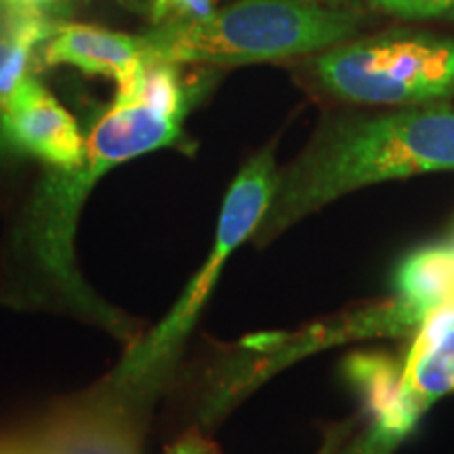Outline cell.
Instances as JSON below:
<instances>
[{"mask_svg": "<svg viewBox=\"0 0 454 454\" xmlns=\"http://www.w3.org/2000/svg\"><path fill=\"white\" fill-rule=\"evenodd\" d=\"M454 170V107L411 106L333 122L291 167L254 231L268 244L345 194L383 181Z\"/></svg>", "mask_w": 454, "mask_h": 454, "instance_id": "1", "label": "cell"}, {"mask_svg": "<svg viewBox=\"0 0 454 454\" xmlns=\"http://www.w3.org/2000/svg\"><path fill=\"white\" fill-rule=\"evenodd\" d=\"M184 121L181 114L160 110L135 95H116L84 139L81 164L70 170L49 168L15 223L13 248L20 261L66 303L116 334L127 333L129 325L101 303L76 265L74 240L82 207L107 170L179 144Z\"/></svg>", "mask_w": 454, "mask_h": 454, "instance_id": "2", "label": "cell"}, {"mask_svg": "<svg viewBox=\"0 0 454 454\" xmlns=\"http://www.w3.org/2000/svg\"><path fill=\"white\" fill-rule=\"evenodd\" d=\"M362 11L328 0H236L207 20L154 27L147 53L179 66L282 61L348 43Z\"/></svg>", "mask_w": 454, "mask_h": 454, "instance_id": "3", "label": "cell"}, {"mask_svg": "<svg viewBox=\"0 0 454 454\" xmlns=\"http://www.w3.org/2000/svg\"><path fill=\"white\" fill-rule=\"evenodd\" d=\"M278 173L280 170L276 168L271 145L254 154L240 168L225 194L213 247L202 268L187 282L181 297L175 301L173 309L160 325L152 328L145 339L130 345L127 356L112 372V389L133 394V391H150L162 381L164 374L177 360L187 334L192 333L198 316L211 297L215 284L219 282L227 259L257 231L276 192Z\"/></svg>", "mask_w": 454, "mask_h": 454, "instance_id": "4", "label": "cell"}, {"mask_svg": "<svg viewBox=\"0 0 454 454\" xmlns=\"http://www.w3.org/2000/svg\"><path fill=\"white\" fill-rule=\"evenodd\" d=\"M317 82L333 98L366 106H427L454 98V41L387 32L340 43L316 57Z\"/></svg>", "mask_w": 454, "mask_h": 454, "instance_id": "5", "label": "cell"}, {"mask_svg": "<svg viewBox=\"0 0 454 454\" xmlns=\"http://www.w3.org/2000/svg\"><path fill=\"white\" fill-rule=\"evenodd\" d=\"M423 320L417 309L394 294L381 303L348 311L331 322L308 326L299 333L268 334L247 340L213 372L204 412L208 419L219 417L257 385L268 381L271 374L314 351L368 337H404L417 333Z\"/></svg>", "mask_w": 454, "mask_h": 454, "instance_id": "6", "label": "cell"}, {"mask_svg": "<svg viewBox=\"0 0 454 454\" xmlns=\"http://www.w3.org/2000/svg\"><path fill=\"white\" fill-rule=\"evenodd\" d=\"M21 440L30 454H141V425L110 387L53 411Z\"/></svg>", "mask_w": 454, "mask_h": 454, "instance_id": "7", "label": "cell"}, {"mask_svg": "<svg viewBox=\"0 0 454 454\" xmlns=\"http://www.w3.org/2000/svg\"><path fill=\"white\" fill-rule=\"evenodd\" d=\"M0 150L36 158L47 168L70 170L82 160L84 139L72 114L27 74L0 112Z\"/></svg>", "mask_w": 454, "mask_h": 454, "instance_id": "8", "label": "cell"}, {"mask_svg": "<svg viewBox=\"0 0 454 454\" xmlns=\"http://www.w3.org/2000/svg\"><path fill=\"white\" fill-rule=\"evenodd\" d=\"M343 371L371 419L356 454H389L423 417L402 389V366L385 354H354Z\"/></svg>", "mask_w": 454, "mask_h": 454, "instance_id": "9", "label": "cell"}, {"mask_svg": "<svg viewBox=\"0 0 454 454\" xmlns=\"http://www.w3.org/2000/svg\"><path fill=\"white\" fill-rule=\"evenodd\" d=\"M147 55L144 36L112 32L99 26H57L43 49L44 66H72L90 76L112 78L118 93L129 90Z\"/></svg>", "mask_w": 454, "mask_h": 454, "instance_id": "10", "label": "cell"}, {"mask_svg": "<svg viewBox=\"0 0 454 454\" xmlns=\"http://www.w3.org/2000/svg\"><path fill=\"white\" fill-rule=\"evenodd\" d=\"M395 297L423 317L444 305L454 291V244H429L402 261L394 278Z\"/></svg>", "mask_w": 454, "mask_h": 454, "instance_id": "11", "label": "cell"}, {"mask_svg": "<svg viewBox=\"0 0 454 454\" xmlns=\"http://www.w3.org/2000/svg\"><path fill=\"white\" fill-rule=\"evenodd\" d=\"M402 389L421 414L442 395L454 391V328L421 360L402 366Z\"/></svg>", "mask_w": 454, "mask_h": 454, "instance_id": "12", "label": "cell"}, {"mask_svg": "<svg viewBox=\"0 0 454 454\" xmlns=\"http://www.w3.org/2000/svg\"><path fill=\"white\" fill-rule=\"evenodd\" d=\"M217 4L219 0H150L147 15L154 27L185 26L211 17Z\"/></svg>", "mask_w": 454, "mask_h": 454, "instance_id": "13", "label": "cell"}, {"mask_svg": "<svg viewBox=\"0 0 454 454\" xmlns=\"http://www.w3.org/2000/svg\"><path fill=\"white\" fill-rule=\"evenodd\" d=\"M385 13L404 17V20H434V17H452L454 0H389Z\"/></svg>", "mask_w": 454, "mask_h": 454, "instance_id": "14", "label": "cell"}, {"mask_svg": "<svg viewBox=\"0 0 454 454\" xmlns=\"http://www.w3.org/2000/svg\"><path fill=\"white\" fill-rule=\"evenodd\" d=\"M164 454H221V452L213 442L202 438V435L196 434V431H190V434L184 435V438L175 442V444L170 446Z\"/></svg>", "mask_w": 454, "mask_h": 454, "instance_id": "15", "label": "cell"}, {"mask_svg": "<svg viewBox=\"0 0 454 454\" xmlns=\"http://www.w3.org/2000/svg\"><path fill=\"white\" fill-rule=\"evenodd\" d=\"M15 17H17V9L9 7L7 3L0 4V64H3V57L9 49L11 34H13V26H15ZM0 112H3V106H0Z\"/></svg>", "mask_w": 454, "mask_h": 454, "instance_id": "16", "label": "cell"}, {"mask_svg": "<svg viewBox=\"0 0 454 454\" xmlns=\"http://www.w3.org/2000/svg\"><path fill=\"white\" fill-rule=\"evenodd\" d=\"M9 7L20 9V11H36V13H44L49 7H53L57 3H64V0H3Z\"/></svg>", "mask_w": 454, "mask_h": 454, "instance_id": "17", "label": "cell"}, {"mask_svg": "<svg viewBox=\"0 0 454 454\" xmlns=\"http://www.w3.org/2000/svg\"><path fill=\"white\" fill-rule=\"evenodd\" d=\"M0 454H30L21 438H0Z\"/></svg>", "mask_w": 454, "mask_h": 454, "instance_id": "18", "label": "cell"}, {"mask_svg": "<svg viewBox=\"0 0 454 454\" xmlns=\"http://www.w3.org/2000/svg\"><path fill=\"white\" fill-rule=\"evenodd\" d=\"M446 303H454V291H452V294H450V299L446 301Z\"/></svg>", "mask_w": 454, "mask_h": 454, "instance_id": "19", "label": "cell"}, {"mask_svg": "<svg viewBox=\"0 0 454 454\" xmlns=\"http://www.w3.org/2000/svg\"><path fill=\"white\" fill-rule=\"evenodd\" d=\"M0 4H3V0H0Z\"/></svg>", "mask_w": 454, "mask_h": 454, "instance_id": "20", "label": "cell"}, {"mask_svg": "<svg viewBox=\"0 0 454 454\" xmlns=\"http://www.w3.org/2000/svg\"><path fill=\"white\" fill-rule=\"evenodd\" d=\"M452 244H454V240H452Z\"/></svg>", "mask_w": 454, "mask_h": 454, "instance_id": "21", "label": "cell"}]
</instances>
